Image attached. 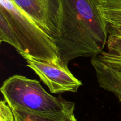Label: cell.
Masks as SVG:
<instances>
[{
  "instance_id": "obj_10",
  "label": "cell",
  "mask_w": 121,
  "mask_h": 121,
  "mask_svg": "<svg viewBox=\"0 0 121 121\" xmlns=\"http://www.w3.org/2000/svg\"><path fill=\"white\" fill-rule=\"evenodd\" d=\"M106 46L109 53L121 59V38L108 36Z\"/></svg>"
},
{
  "instance_id": "obj_7",
  "label": "cell",
  "mask_w": 121,
  "mask_h": 121,
  "mask_svg": "<svg viewBox=\"0 0 121 121\" xmlns=\"http://www.w3.org/2000/svg\"><path fill=\"white\" fill-rule=\"evenodd\" d=\"M99 8L108 36L121 38V0H100Z\"/></svg>"
},
{
  "instance_id": "obj_1",
  "label": "cell",
  "mask_w": 121,
  "mask_h": 121,
  "mask_svg": "<svg viewBox=\"0 0 121 121\" xmlns=\"http://www.w3.org/2000/svg\"><path fill=\"white\" fill-rule=\"evenodd\" d=\"M100 0H60L59 36L54 39L60 63L68 66L80 57H95L104 51L107 26L99 11Z\"/></svg>"
},
{
  "instance_id": "obj_2",
  "label": "cell",
  "mask_w": 121,
  "mask_h": 121,
  "mask_svg": "<svg viewBox=\"0 0 121 121\" xmlns=\"http://www.w3.org/2000/svg\"><path fill=\"white\" fill-rule=\"evenodd\" d=\"M0 42L11 45L26 60L61 64L54 38L13 0H0Z\"/></svg>"
},
{
  "instance_id": "obj_8",
  "label": "cell",
  "mask_w": 121,
  "mask_h": 121,
  "mask_svg": "<svg viewBox=\"0 0 121 121\" xmlns=\"http://www.w3.org/2000/svg\"><path fill=\"white\" fill-rule=\"evenodd\" d=\"M15 121H78L74 113L58 116L44 115L24 110H12Z\"/></svg>"
},
{
  "instance_id": "obj_11",
  "label": "cell",
  "mask_w": 121,
  "mask_h": 121,
  "mask_svg": "<svg viewBox=\"0 0 121 121\" xmlns=\"http://www.w3.org/2000/svg\"><path fill=\"white\" fill-rule=\"evenodd\" d=\"M0 121H15L13 110L5 100L0 102Z\"/></svg>"
},
{
  "instance_id": "obj_3",
  "label": "cell",
  "mask_w": 121,
  "mask_h": 121,
  "mask_svg": "<svg viewBox=\"0 0 121 121\" xmlns=\"http://www.w3.org/2000/svg\"><path fill=\"white\" fill-rule=\"evenodd\" d=\"M0 89L4 100L12 110L52 116L74 113L75 110L74 102L50 94L39 81L21 75L7 78Z\"/></svg>"
},
{
  "instance_id": "obj_6",
  "label": "cell",
  "mask_w": 121,
  "mask_h": 121,
  "mask_svg": "<svg viewBox=\"0 0 121 121\" xmlns=\"http://www.w3.org/2000/svg\"><path fill=\"white\" fill-rule=\"evenodd\" d=\"M91 63L95 70L99 86L112 93L121 102V74L109 65L93 57Z\"/></svg>"
},
{
  "instance_id": "obj_4",
  "label": "cell",
  "mask_w": 121,
  "mask_h": 121,
  "mask_svg": "<svg viewBox=\"0 0 121 121\" xmlns=\"http://www.w3.org/2000/svg\"><path fill=\"white\" fill-rule=\"evenodd\" d=\"M26 65L39 76L51 93H76L82 85L81 81L72 73L68 66L60 63L28 58L26 59Z\"/></svg>"
},
{
  "instance_id": "obj_9",
  "label": "cell",
  "mask_w": 121,
  "mask_h": 121,
  "mask_svg": "<svg viewBox=\"0 0 121 121\" xmlns=\"http://www.w3.org/2000/svg\"><path fill=\"white\" fill-rule=\"evenodd\" d=\"M95 57L121 74V59L116 58L108 51H102Z\"/></svg>"
},
{
  "instance_id": "obj_5",
  "label": "cell",
  "mask_w": 121,
  "mask_h": 121,
  "mask_svg": "<svg viewBox=\"0 0 121 121\" xmlns=\"http://www.w3.org/2000/svg\"><path fill=\"white\" fill-rule=\"evenodd\" d=\"M54 39L60 30V0H13Z\"/></svg>"
}]
</instances>
